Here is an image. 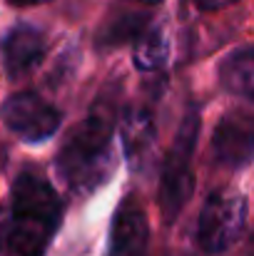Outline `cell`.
Listing matches in <instances>:
<instances>
[{"instance_id":"1","label":"cell","mask_w":254,"mask_h":256,"mask_svg":"<svg viewBox=\"0 0 254 256\" xmlns=\"http://www.w3.org/2000/svg\"><path fill=\"white\" fill-rule=\"evenodd\" d=\"M112 137L115 124L100 110H92L83 122L70 130L55 157V170L70 192L92 194L107 184L115 172Z\"/></svg>"},{"instance_id":"2","label":"cell","mask_w":254,"mask_h":256,"mask_svg":"<svg viewBox=\"0 0 254 256\" xmlns=\"http://www.w3.org/2000/svg\"><path fill=\"white\" fill-rule=\"evenodd\" d=\"M10 216V252L15 256L45 254L63 219V202L45 174L35 170L18 174L13 184Z\"/></svg>"},{"instance_id":"3","label":"cell","mask_w":254,"mask_h":256,"mask_svg":"<svg viewBox=\"0 0 254 256\" xmlns=\"http://www.w3.org/2000/svg\"><path fill=\"white\" fill-rule=\"evenodd\" d=\"M249 216L247 196L232 186L212 192L197 219V244L207 254L229 252L244 234Z\"/></svg>"},{"instance_id":"4","label":"cell","mask_w":254,"mask_h":256,"mask_svg":"<svg viewBox=\"0 0 254 256\" xmlns=\"http://www.w3.org/2000/svg\"><path fill=\"white\" fill-rule=\"evenodd\" d=\"M197 132H199V114L197 110H189L172 142V150L162 167V179H160V212L167 224H172L182 214V209L187 206L194 192L192 152L197 144Z\"/></svg>"},{"instance_id":"5","label":"cell","mask_w":254,"mask_h":256,"mask_svg":"<svg viewBox=\"0 0 254 256\" xmlns=\"http://www.w3.org/2000/svg\"><path fill=\"white\" fill-rule=\"evenodd\" d=\"M0 120L13 134L38 144L60 130L63 114L38 92H15L0 104Z\"/></svg>"},{"instance_id":"6","label":"cell","mask_w":254,"mask_h":256,"mask_svg":"<svg viewBox=\"0 0 254 256\" xmlns=\"http://www.w3.org/2000/svg\"><path fill=\"white\" fill-rule=\"evenodd\" d=\"M212 157L222 170H244L254 162V114L229 110L212 132Z\"/></svg>"},{"instance_id":"7","label":"cell","mask_w":254,"mask_h":256,"mask_svg":"<svg viewBox=\"0 0 254 256\" xmlns=\"http://www.w3.org/2000/svg\"><path fill=\"white\" fill-rule=\"evenodd\" d=\"M45 52H48L45 32L30 22H18L15 28L8 30V35L0 42L3 68H5L8 78H13V80L30 75L43 62Z\"/></svg>"},{"instance_id":"8","label":"cell","mask_w":254,"mask_h":256,"mask_svg":"<svg viewBox=\"0 0 254 256\" xmlns=\"http://www.w3.org/2000/svg\"><path fill=\"white\" fill-rule=\"evenodd\" d=\"M150 222L142 204L125 196L112 216L110 229V256H147Z\"/></svg>"},{"instance_id":"9","label":"cell","mask_w":254,"mask_h":256,"mask_svg":"<svg viewBox=\"0 0 254 256\" xmlns=\"http://www.w3.org/2000/svg\"><path fill=\"white\" fill-rule=\"evenodd\" d=\"M120 142L125 150V157L132 162V167H140L155 142H157V127L152 114L145 107H127L120 117Z\"/></svg>"},{"instance_id":"10","label":"cell","mask_w":254,"mask_h":256,"mask_svg":"<svg viewBox=\"0 0 254 256\" xmlns=\"http://www.w3.org/2000/svg\"><path fill=\"white\" fill-rule=\"evenodd\" d=\"M172 42L162 25L150 22L132 42V62L140 72H157L169 62Z\"/></svg>"},{"instance_id":"11","label":"cell","mask_w":254,"mask_h":256,"mask_svg":"<svg viewBox=\"0 0 254 256\" xmlns=\"http://www.w3.org/2000/svg\"><path fill=\"white\" fill-rule=\"evenodd\" d=\"M219 82L222 87L254 104V48H242L227 55L219 65Z\"/></svg>"},{"instance_id":"12","label":"cell","mask_w":254,"mask_h":256,"mask_svg":"<svg viewBox=\"0 0 254 256\" xmlns=\"http://www.w3.org/2000/svg\"><path fill=\"white\" fill-rule=\"evenodd\" d=\"M150 25L147 15H122L117 18L112 25L105 28V35H102V42L105 45H117V42H135L140 38V32Z\"/></svg>"},{"instance_id":"13","label":"cell","mask_w":254,"mask_h":256,"mask_svg":"<svg viewBox=\"0 0 254 256\" xmlns=\"http://www.w3.org/2000/svg\"><path fill=\"white\" fill-rule=\"evenodd\" d=\"M10 229H13V216H10V204H0V254L10 244Z\"/></svg>"},{"instance_id":"14","label":"cell","mask_w":254,"mask_h":256,"mask_svg":"<svg viewBox=\"0 0 254 256\" xmlns=\"http://www.w3.org/2000/svg\"><path fill=\"white\" fill-rule=\"evenodd\" d=\"M234 2H239V0H194V5H197L199 10H204V12L224 10V8H229V5H234Z\"/></svg>"},{"instance_id":"15","label":"cell","mask_w":254,"mask_h":256,"mask_svg":"<svg viewBox=\"0 0 254 256\" xmlns=\"http://www.w3.org/2000/svg\"><path fill=\"white\" fill-rule=\"evenodd\" d=\"M13 5H18V8H28V5H43V2H48V0H10Z\"/></svg>"},{"instance_id":"16","label":"cell","mask_w":254,"mask_h":256,"mask_svg":"<svg viewBox=\"0 0 254 256\" xmlns=\"http://www.w3.org/2000/svg\"><path fill=\"white\" fill-rule=\"evenodd\" d=\"M127 2H137V5H160L165 0H127Z\"/></svg>"}]
</instances>
